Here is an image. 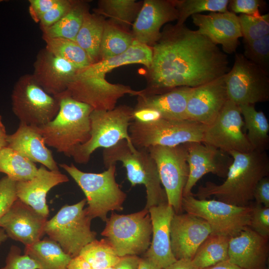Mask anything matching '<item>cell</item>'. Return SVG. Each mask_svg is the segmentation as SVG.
Listing matches in <instances>:
<instances>
[{"label":"cell","instance_id":"3","mask_svg":"<svg viewBox=\"0 0 269 269\" xmlns=\"http://www.w3.org/2000/svg\"><path fill=\"white\" fill-rule=\"evenodd\" d=\"M57 98L60 102L58 114L38 128L46 145L71 157L77 147L90 138V116L93 109L65 94Z\"/></svg>","mask_w":269,"mask_h":269},{"label":"cell","instance_id":"11","mask_svg":"<svg viewBox=\"0 0 269 269\" xmlns=\"http://www.w3.org/2000/svg\"><path fill=\"white\" fill-rule=\"evenodd\" d=\"M12 111L20 123L39 127L52 121L58 114L59 100L46 93L31 74L20 77L11 95Z\"/></svg>","mask_w":269,"mask_h":269},{"label":"cell","instance_id":"12","mask_svg":"<svg viewBox=\"0 0 269 269\" xmlns=\"http://www.w3.org/2000/svg\"><path fill=\"white\" fill-rule=\"evenodd\" d=\"M228 99L238 105L269 100V73L236 53L233 66L225 76Z\"/></svg>","mask_w":269,"mask_h":269},{"label":"cell","instance_id":"32","mask_svg":"<svg viewBox=\"0 0 269 269\" xmlns=\"http://www.w3.org/2000/svg\"><path fill=\"white\" fill-rule=\"evenodd\" d=\"M248 130L247 138L253 150L266 151L269 146V123L262 111H258L254 105H239Z\"/></svg>","mask_w":269,"mask_h":269},{"label":"cell","instance_id":"50","mask_svg":"<svg viewBox=\"0 0 269 269\" xmlns=\"http://www.w3.org/2000/svg\"><path fill=\"white\" fill-rule=\"evenodd\" d=\"M165 269H198L189 259H180L167 267Z\"/></svg>","mask_w":269,"mask_h":269},{"label":"cell","instance_id":"46","mask_svg":"<svg viewBox=\"0 0 269 269\" xmlns=\"http://www.w3.org/2000/svg\"><path fill=\"white\" fill-rule=\"evenodd\" d=\"M265 4L266 1L262 0H231L229 1L228 9L235 14L258 16L261 14L260 8Z\"/></svg>","mask_w":269,"mask_h":269},{"label":"cell","instance_id":"49","mask_svg":"<svg viewBox=\"0 0 269 269\" xmlns=\"http://www.w3.org/2000/svg\"><path fill=\"white\" fill-rule=\"evenodd\" d=\"M140 258L138 256L121 257L114 269H137Z\"/></svg>","mask_w":269,"mask_h":269},{"label":"cell","instance_id":"41","mask_svg":"<svg viewBox=\"0 0 269 269\" xmlns=\"http://www.w3.org/2000/svg\"><path fill=\"white\" fill-rule=\"evenodd\" d=\"M244 43V56L269 73V35Z\"/></svg>","mask_w":269,"mask_h":269},{"label":"cell","instance_id":"43","mask_svg":"<svg viewBox=\"0 0 269 269\" xmlns=\"http://www.w3.org/2000/svg\"><path fill=\"white\" fill-rule=\"evenodd\" d=\"M250 227L261 236H269V207L256 203L252 207Z\"/></svg>","mask_w":269,"mask_h":269},{"label":"cell","instance_id":"53","mask_svg":"<svg viewBox=\"0 0 269 269\" xmlns=\"http://www.w3.org/2000/svg\"><path fill=\"white\" fill-rule=\"evenodd\" d=\"M7 135L5 126L2 123L1 116L0 115V141L5 140Z\"/></svg>","mask_w":269,"mask_h":269},{"label":"cell","instance_id":"45","mask_svg":"<svg viewBox=\"0 0 269 269\" xmlns=\"http://www.w3.org/2000/svg\"><path fill=\"white\" fill-rule=\"evenodd\" d=\"M76 0H60L59 2L40 18V28L49 27L62 18L72 8Z\"/></svg>","mask_w":269,"mask_h":269},{"label":"cell","instance_id":"29","mask_svg":"<svg viewBox=\"0 0 269 269\" xmlns=\"http://www.w3.org/2000/svg\"><path fill=\"white\" fill-rule=\"evenodd\" d=\"M106 20L87 9L75 42L86 52L92 64L100 61L101 43Z\"/></svg>","mask_w":269,"mask_h":269},{"label":"cell","instance_id":"19","mask_svg":"<svg viewBox=\"0 0 269 269\" xmlns=\"http://www.w3.org/2000/svg\"><path fill=\"white\" fill-rule=\"evenodd\" d=\"M177 18L173 0H145L132 25L131 33L134 40L152 47L160 37L161 27Z\"/></svg>","mask_w":269,"mask_h":269},{"label":"cell","instance_id":"28","mask_svg":"<svg viewBox=\"0 0 269 269\" xmlns=\"http://www.w3.org/2000/svg\"><path fill=\"white\" fill-rule=\"evenodd\" d=\"M152 57L151 47L134 40L131 47L121 55L92 64L83 69L92 74L106 75L114 69L132 64H140L149 68Z\"/></svg>","mask_w":269,"mask_h":269},{"label":"cell","instance_id":"26","mask_svg":"<svg viewBox=\"0 0 269 269\" xmlns=\"http://www.w3.org/2000/svg\"><path fill=\"white\" fill-rule=\"evenodd\" d=\"M6 146L33 162H38L50 170H59L51 151L47 148L38 128L19 123L16 131L6 137Z\"/></svg>","mask_w":269,"mask_h":269},{"label":"cell","instance_id":"23","mask_svg":"<svg viewBox=\"0 0 269 269\" xmlns=\"http://www.w3.org/2000/svg\"><path fill=\"white\" fill-rule=\"evenodd\" d=\"M152 224V236L149 247L144 253L147 258L162 269L174 263L171 248L170 227L175 214L167 202L148 209Z\"/></svg>","mask_w":269,"mask_h":269},{"label":"cell","instance_id":"5","mask_svg":"<svg viewBox=\"0 0 269 269\" xmlns=\"http://www.w3.org/2000/svg\"><path fill=\"white\" fill-rule=\"evenodd\" d=\"M59 166L74 180L86 196V208L92 219L99 218L106 222L110 211L123 210L127 194L116 180V164L110 165L103 172H85L74 164L62 163Z\"/></svg>","mask_w":269,"mask_h":269},{"label":"cell","instance_id":"6","mask_svg":"<svg viewBox=\"0 0 269 269\" xmlns=\"http://www.w3.org/2000/svg\"><path fill=\"white\" fill-rule=\"evenodd\" d=\"M207 125L185 120L160 119L148 122L133 120L129 134L134 146L138 149L155 145L175 146L202 142Z\"/></svg>","mask_w":269,"mask_h":269},{"label":"cell","instance_id":"4","mask_svg":"<svg viewBox=\"0 0 269 269\" xmlns=\"http://www.w3.org/2000/svg\"><path fill=\"white\" fill-rule=\"evenodd\" d=\"M103 163L106 168L120 161L126 168L127 179L132 186H144L146 202L144 208L167 202V197L160 180L156 163L145 148L138 149L126 139L104 149Z\"/></svg>","mask_w":269,"mask_h":269},{"label":"cell","instance_id":"25","mask_svg":"<svg viewBox=\"0 0 269 269\" xmlns=\"http://www.w3.org/2000/svg\"><path fill=\"white\" fill-rule=\"evenodd\" d=\"M68 181L67 176L59 170H50L41 165L31 179L16 182V195L18 199L47 217L49 212L46 203L47 193L55 186Z\"/></svg>","mask_w":269,"mask_h":269},{"label":"cell","instance_id":"10","mask_svg":"<svg viewBox=\"0 0 269 269\" xmlns=\"http://www.w3.org/2000/svg\"><path fill=\"white\" fill-rule=\"evenodd\" d=\"M182 209L205 220L212 235L229 238L250 227L252 206H238L218 200L199 199L192 194L183 197Z\"/></svg>","mask_w":269,"mask_h":269},{"label":"cell","instance_id":"8","mask_svg":"<svg viewBox=\"0 0 269 269\" xmlns=\"http://www.w3.org/2000/svg\"><path fill=\"white\" fill-rule=\"evenodd\" d=\"M86 203L85 198L75 204L64 205L45 226L44 232L49 238L72 258L96 239V233L91 229L92 219L84 208Z\"/></svg>","mask_w":269,"mask_h":269},{"label":"cell","instance_id":"22","mask_svg":"<svg viewBox=\"0 0 269 269\" xmlns=\"http://www.w3.org/2000/svg\"><path fill=\"white\" fill-rule=\"evenodd\" d=\"M225 76L194 88L187 104V119L207 126L214 121L228 100Z\"/></svg>","mask_w":269,"mask_h":269},{"label":"cell","instance_id":"56","mask_svg":"<svg viewBox=\"0 0 269 269\" xmlns=\"http://www.w3.org/2000/svg\"><path fill=\"white\" fill-rule=\"evenodd\" d=\"M88 269H93L91 266H90ZM106 269H114V268H109Z\"/></svg>","mask_w":269,"mask_h":269},{"label":"cell","instance_id":"1","mask_svg":"<svg viewBox=\"0 0 269 269\" xmlns=\"http://www.w3.org/2000/svg\"><path fill=\"white\" fill-rule=\"evenodd\" d=\"M151 48L148 85L140 95L162 94L181 87L195 88L229 71L227 55L197 30L184 24L166 25Z\"/></svg>","mask_w":269,"mask_h":269},{"label":"cell","instance_id":"27","mask_svg":"<svg viewBox=\"0 0 269 269\" xmlns=\"http://www.w3.org/2000/svg\"><path fill=\"white\" fill-rule=\"evenodd\" d=\"M194 88L181 87L167 92L137 97L134 108L147 109L158 113L161 119L185 120L188 100Z\"/></svg>","mask_w":269,"mask_h":269},{"label":"cell","instance_id":"33","mask_svg":"<svg viewBox=\"0 0 269 269\" xmlns=\"http://www.w3.org/2000/svg\"><path fill=\"white\" fill-rule=\"evenodd\" d=\"M38 168L34 162L6 146L0 149V172L15 181L31 179Z\"/></svg>","mask_w":269,"mask_h":269},{"label":"cell","instance_id":"55","mask_svg":"<svg viewBox=\"0 0 269 269\" xmlns=\"http://www.w3.org/2000/svg\"><path fill=\"white\" fill-rule=\"evenodd\" d=\"M6 145H7V143H6V139L5 140H0V149L2 147L6 146Z\"/></svg>","mask_w":269,"mask_h":269},{"label":"cell","instance_id":"35","mask_svg":"<svg viewBox=\"0 0 269 269\" xmlns=\"http://www.w3.org/2000/svg\"><path fill=\"white\" fill-rule=\"evenodd\" d=\"M87 9L84 2L76 1L70 11L59 21L49 27L41 29L42 36L62 38L75 41Z\"/></svg>","mask_w":269,"mask_h":269},{"label":"cell","instance_id":"48","mask_svg":"<svg viewBox=\"0 0 269 269\" xmlns=\"http://www.w3.org/2000/svg\"><path fill=\"white\" fill-rule=\"evenodd\" d=\"M256 203L269 207V178H263L257 184L254 192Z\"/></svg>","mask_w":269,"mask_h":269},{"label":"cell","instance_id":"30","mask_svg":"<svg viewBox=\"0 0 269 269\" xmlns=\"http://www.w3.org/2000/svg\"><path fill=\"white\" fill-rule=\"evenodd\" d=\"M24 254L35 260L41 269H68L72 258L49 238L25 247Z\"/></svg>","mask_w":269,"mask_h":269},{"label":"cell","instance_id":"36","mask_svg":"<svg viewBox=\"0 0 269 269\" xmlns=\"http://www.w3.org/2000/svg\"><path fill=\"white\" fill-rule=\"evenodd\" d=\"M134 40L131 33L105 21L100 46V60L125 52Z\"/></svg>","mask_w":269,"mask_h":269},{"label":"cell","instance_id":"2","mask_svg":"<svg viewBox=\"0 0 269 269\" xmlns=\"http://www.w3.org/2000/svg\"><path fill=\"white\" fill-rule=\"evenodd\" d=\"M233 158L226 179L218 185L207 182L192 195L199 199L214 196L218 200L238 206H248L254 199L258 182L269 173V157L266 151L254 150L249 152L232 151Z\"/></svg>","mask_w":269,"mask_h":269},{"label":"cell","instance_id":"7","mask_svg":"<svg viewBox=\"0 0 269 269\" xmlns=\"http://www.w3.org/2000/svg\"><path fill=\"white\" fill-rule=\"evenodd\" d=\"M133 113V109L126 105L109 111L93 110L90 116V137L72 153L71 157L75 162L87 163L97 149L111 147L121 140L131 142L129 128Z\"/></svg>","mask_w":269,"mask_h":269},{"label":"cell","instance_id":"9","mask_svg":"<svg viewBox=\"0 0 269 269\" xmlns=\"http://www.w3.org/2000/svg\"><path fill=\"white\" fill-rule=\"evenodd\" d=\"M101 235L119 257L138 256L150 246L152 224L148 209L127 215L112 213Z\"/></svg>","mask_w":269,"mask_h":269},{"label":"cell","instance_id":"15","mask_svg":"<svg viewBox=\"0 0 269 269\" xmlns=\"http://www.w3.org/2000/svg\"><path fill=\"white\" fill-rule=\"evenodd\" d=\"M243 127L239 105L228 99L214 121L207 126L202 142L227 153L252 151L254 150L243 133Z\"/></svg>","mask_w":269,"mask_h":269},{"label":"cell","instance_id":"42","mask_svg":"<svg viewBox=\"0 0 269 269\" xmlns=\"http://www.w3.org/2000/svg\"><path fill=\"white\" fill-rule=\"evenodd\" d=\"M0 269H41V267L28 255H21L19 247L12 246L6 258L5 265Z\"/></svg>","mask_w":269,"mask_h":269},{"label":"cell","instance_id":"52","mask_svg":"<svg viewBox=\"0 0 269 269\" xmlns=\"http://www.w3.org/2000/svg\"><path fill=\"white\" fill-rule=\"evenodd\" d=\"M137 269H162L146 258H140Z\"/></svg>","mask_w":269,"mask_h":269},{"label":"cell","instance_id":"21","mask_svg":"<svg viewBox=\"0 0 269 269\" xmlns=\"http://www.w3.org/2000/svg\"><path fill=\"white\" fill-rule=\"evenodd\" d=\"M198 31L216 45L220 44L224 53L236 51L239 39L243 37L239 17L229 10L196 14L191 16Z\"/></svg>","mask_w":269,"mask_h":269},{"label":"cell","instance_id":"17","mask_svg":"<svg viewBox=\"0 0 269 269\" xmlns=\"http://www.w3.org/2000/svg\"><path fill=\"white\" fill-rule=\"evenodd\" d=\"M170 233L171 251L176 260H191L212 231L203 219L187 213H175L171 221Z\"/></svg>","mask_w":269,"mask_h":269},{"label":"cell","instance_id":"31","mask_svg":"<svg viewBox=\"0 0 269 269\" xmlns=\"http://www.w3.org/2000/svg\"><path fill=\"white\" fill-rule=\"evenodd\" d=\"M142 2L135 0H101L95 13L109 18L113 24L128 31L141 8Z\"/></svg>","mask_w":269,"mask_h":269},{"label":"cell","instance_id":"24","mask_svg":"<svg viewBox=\"0 0 269 269\" xmlns=\"http://www.w3.org/2000/svg\"><path fill=\"white\" fill-rule=\"evenodd\" d=\"M268 240L246 228L230 238L228 260L243 269H267Z\"/></svg>","mask_w":269,"mask_h":269},{"label":"cell","instance_id":"14","mask_svg":"<svg viewBox=\"0 0 269 269\" xmlns=\"http://www.w3.org/2000/svg\"><path fill=\"white\" fill-rule=\"evenodd\" d=\"M141 93L142 90H134L129 86L110 83L105 75L81 70L64 94L91 106L93 110L109 111L114 109L119 99L125 95L138 96Z\"/></svg>","mask_w":269,"mask_h":269},{"label":"cell","instance_id":"54","mask_svg":"<svg viewBox=\"0 0 269 269\" xmlns=\"http://www.w3.org/2000/svg\"><path fill=\"white\" fill-rule=\"evenodd\" d=\"M8 236L4 230L0 227V245L5 242L8 238Z\"/></svg>","mask_w":269,"mask_h":269},{"label":"cell","instance_id":"16","mask_svg":"<svg viewBox=\"0 0 269 269\" xmlns=\"http://www.w3.org/2000/svg\"><path fill=\"white\" fill-rule=\"evenodd\" d=\"M184 144L188 153L189 175L183 197L192 195L193 187L206 174L211 173L226 178L233 161V158L228 153L202 142Z\"/></svg>","mask_w":269,"mask_h":269},{"label":"cell","instance_id":"20","mask_svg":"<svg viewBox=\"0 0 269 269\" xmlns=\"http://www.w3.org/2000/svg\"><path fill=\"white\" fill-rule=\"evenodd\" d=\"M79 71L73 64L45 48L37 53L31 75L46 93L58 98L65 93Z\"/></svg>","mask_w":269,"mask_h":269},{"label":"cell","instance_id":"40","mask_svg":"<svg viewBox=\"0 0 269 269\" xmlns=\"http://www.w3.org/2000/svg\"><path fill=\"white\" fill-rule=\"evenodd\" d=\"M239 17L244 42H250L269 35V14L252 16L240 14Z\"/></svg>","mask_w":269,"mask_h":269},{"label":"cell","instance_id":"13","mask_svg":"<svg viewBox=\"0 0 269 269\" xmlns=\"http://www.w3.org/2000/svg\"><path fill=\"white\" fill-rule=\"evenodd\" d=\"M154 160L167 203L176 214L182 209L183 191L189 175L187 150L185 144L175 146L155 145L147 148Z\"/></svg>","mask_w":269,"mask_h":269},{"label":"cell","instance_id":"38","mask_svg":"<svg viewBox=\"0 0 269 269\" xmlns=\"http://www.w3.org/2000/svg\"><path fill=\"white\" fill-rule=\"evenodd\" d=\"M93 269H106L114 268L121 257L105 239H96L85 246L78 255Z\"/></svg>","mask_w":269,"mask_h":269},{"label":"cell","instance_id":"34","mask_svg":"<svg viewBox=\"0 0 269 269\" xmlns=\"http://www.w3.org/2000/svg\"><path fill=\"white\" fill-rule=\"evenodd\" d=\"M229 237L210 235L202 243L191 260L198 269H204L228 260Z\"/></svg>","mask_w":269,"mask_h":269},{"label":"cell","instance_id":"37","mask_svg":"<svg viewBox=\"0 0 269 269\" xmlns=\"http://www.w3.org/2000/svg\"><path fill=\"white\" fill-rule=\"evenodd\" d=\"M45 48L54 55L73 64L79 70L91 64L86 52L74 41L42 36Z\"/></svg>","mask_w":269,"mask_h":269},{"label":"cell","instance_id":"18","mask_svg":"<svg viewBox=\"0 0 269 269\" xmlns=\"http://www.w3.org/2000/svg\"><path fill=\"white\" fill-rule=\"evenodd\" d=\"M47 218L17 198L0 219V227L8 237L29 246L45 233Z\"/></svg>","mask_w":269,"mask_h":269},{"label":"cell","instance_id":"44","mask_svg":"<svg viewBox=\"0 0 269 269\" xmlns=\"http://www.w3.org/2000/svg\"><path fill=\"white\" fill-rule=\"evenodd\" d=\"M17 199L16 182L5 176L0 179V220Z\"/></svg>","mask_w":269,"mask_h":269},{"label":"cell","instance_id":"47","mask_svg":"<svg viewBox=\"0 0 269 269\" xmlns=\"http://www.w3.org/2000/svg\"><path fill=\"white\" fill-rule=\"evenodd\" d=\"M60 0H29V12L32 19L39 22L41 17L59 2Z\"/></svg>","mask_w":269,"mask_h":269},{"label":"cell","instance_id":"39","mask_svg":"<svg viewBox=\"0 0 269 269\" xmlns=\"http://www.w3.org/2000/svg\"><path fill=\"white\" fill-rule=\"evenodd\" d=\"M229 0H173L178 12L175 24H184L186 19L194 14L209 11L211 12L228 11Z\"/></svg>","mask_w":269,"mask_h":269},{"label":"cell","instance_id":"51","mask_svg":"<svg viewBox=\"0 0 269 269\" xmlns=\"http://www.w3.org/2000/svg\"><path fill=\"white\" fill-rule=\"evenodd\" d=\"M204 269H243L230 262L228 260L220 262L213 266Z\"/></svg>","mask_w":269,"mask_h":269}]
</instances>
